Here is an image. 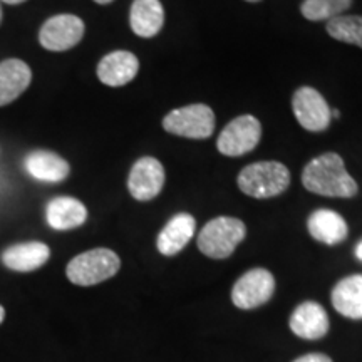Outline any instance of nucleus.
Listing matches in <instances>:
<instances>
[{"mask_svg": "<svg viewBox=\"0 0 362 362\" xmlns=\"http://www.w3.org/2000/svg\"><path fill=\"white\" fill-rule=\"evenodd\" d=\"M302 183L310 193L329 198H352L359 192L356 180L347 173L342 156L324 153L307 163Z\"/></svg>", "mask_w": 362, "mask_h": 362, "instance_id": "f257e3e1", "label": "nucleus"}, {"mask_svg": "<svg viewBox=\"0 0 362 362\" xmlns=\"http://www.w3.org/2000/svg\"><path fill=\"white\" fill-rule=\"evenodd\" d=\"M237 183L247 197L265 200L279 197L288 188L291 171L279 161L252 163L240 171Z\"/></svg>", "mask_w": 362, "mask_h": 362, "instance_id": "f03ea898", "label": "nucleus"}, {"mask_svg": "<svg viewBox=\"0 0 362 362\" xmlns=\"http://www.w3.org/2000/svg\"><path fill=\"white\" fill-rule=\"evenodd\" d=\"M247 237V226L233 216H216L203 226L198 235V248L215 260L228 259Z\"/></svg>", "mask_w": 362, "mask_h": 362, "instance_id": "7ed1b4c3", "label": "nucleus"}, {"mask_svg": "<svg viewBox=\"0 0 362 362\" xmlns=\"http://www.w3.org/2000/svg\"><path fill=\"white\" fill-rule=\"evenodd\" d=\"M121 260L110 248H93L74 257L66 267V275L74 285L90 287L110 280L119 272Z\"/></svg>", "mask_w": 362, "mask_h": 362, "instance_id": "20e7f679", "label": "nucleus"}, {"mask_svg": "<svg viewBox=\"0 0 362 362\" xmlns=\"http://www.w3.org/2000/svg\"><path fill=\"white\" fill-rule=\"evenodd\" d=\"M166 133L189 139H206L215 131V112L206 104H189L163 117Z\"/></svg>", "mask_w": 362, "mask_h": 362, "instance_id": "39448f33", "label": "nucleus"}, {"mask_svg": "<svg viewBox=\"0 0 362 362\" xmlns=\"http://www.w3.org/2000/svg\"><path fill=\"white\" fill-rule=\"evenodd\" d=\"M262 138V124L255 116L242 115L225 126L216 141L223 156L238 158L253 151Z\"/></svg>", "mask_w": 362, "mask_h": 362, "instance_id": "423d86ee", "label": "nucleus"}, {"mask_svg": "<svg viewBox=\"0 0 362 362\" xmlns=\"http://www.w3.org/2000/svg\"><path fill=\"white\" fill-rule=\"evenodd\" d=\"M84 22L72 13H59L44 22L39 30V42L45 51L64 52L76 47L84 37Z\"/></svg>", "mask_w": 362, "mask_h": 362, "instance_id": "0eeeda50", "label": "nucleus"}, {"mask_svg": "<svg viewBox=\"0 0 362 362\" xmlns=\"http://www.w3.org/2000/svg\"><path fill=\"white\" fill-rule=\"evenodd\" d=\"M275 292V279L269 270L252 269L235 282L232 302L242 310H252L265 305Z\"/></svg>", "mask_w": 362, "mask_h": 362, "instance_id": "6e6552de", "label": "nucleus"}, {"mask_svg": "<svg viewBox=\"0 0 362 362\" xmlns=\"http://www.w3.org/2000/svg\"><path fill=\"white\" fill-rule=\"evenodd\" d=\"M292 110L298 124L310 133L325 131L329 128L330 119H332L327 101L319 90L309 88V86L298 88L293 93Z\"/></svg>", "mask_w": 362, "mask_h": 362, "instance_id": "1a4fd4ad", "label": "nucleus"}, {"mask_svg": "<svg viewBox=\"0 0 362 362\" xmlns=\"http://www.w3.org/2000/svg\"><path fill=\"white\" fill-rule=\"evenodd\" d=\"M165 168L153 156H143L134 163L128 176V189L138 202L155 200L165 187Z\"/></svg>", "mask_w": 362, "mask_h": 362, "instance_id": "9d476101", "label": "nucleus"}, {"mask_svg": "<svg viewBox=\"0 0 362 362\" xmlns=\"http://www.w3.org/2000/svg\"><path fill=\"white\" fill-rule=\"evenodd\" d=\"M288 327L297 337L317 341L329 332V315L320 304L307 300L298 304L288 319Z\"/></svg>", "mask_w": 362, "mask_h": 362, "instance_id": "9b49d317", "label": "nucleus"}, {"mask_svg": "<svg viewBox=\"0 0 362 362\" xmlns=\"http://www.w3.org/2000/svg\"><path fill=\"white\" fill-rule=\"evenodd\" d=\"M139 71V61L129 51H115L104 56L98 64V78L110 88H121L131 83Z\"/></svg>", "mask_w": 362, "mask_h": 362, "instance_id": "f8f14e48", "label": "nucleus"}, {"mask_svg": "<svg viewBox=\"0 0 362 362\" xmlns=\"http://www.w3.org/2000/svg\"><path fill=\"white\" fill-rule=\"evenodd\" d=\"M197 220L189 214H178L163 226L158 235L156 247L158 252L165 257H173L188 245L189 240L194 237Z\"/></svg>", "mask_w": 362, "mask_h": 362, "instance_id": "ddd939ff", "label": "nucleus"}, {"mask_svg": "<svg viewBox=\"0 0 362 362\" xmlns=\"http://www.w3.org/2000/svg\"><path fill=\"white\" fill-rule=\"evenodd\" d=\"M33 81V71L21 59H6L0 62V107L16 101L24 94Z\"/></svg>", "mask_w": 362, "mask_h": 362, "instance_id": "4468645a", "label": "nucleus"}, {"mask_svg": "<svg viewBox=\"0 0 362 362\" xmlns=\"http://www.w3.org/2000/svg\"><path fill=\"white\" fill-rule=\"evenodd\" d=\"M307 230H309L312 238L325 243V245L342 243L349 233V228H347L342 215L329 210V208H319V210L312 211L309 220H307Z\"/></svg>", "mask_w": 362, "mask_h": 362, "instance_id": "2eb2a0df", "label": "nucleus"}, {"mask_svg": "<svg viewBox=\"0 0 362 362\" xmlns=\"http://www.w3.org/2000/svg\"><path fill=\"white\" fill-rule=\"evenodd\" d=\"M45 218L54 230H72L84 225L88 220V208L83 202L72 197H57L47 203Z\"/></svg>", "mask_w": 362, "mask_h": 362, "instance_id": "dca6fc26", "label": "nucleus"}, {"mask_svg": "<svg viewBox=\"0 0 362 362\" xmlns=\"http://www.w3.org/2000/svg\"><path fill=\"white\" fill-rule=\"evenodd\" d=\"M25 168L35 180L45 183H61L71 173V166L64 158L47 149H37L25 158Z\"/></svg>", "mask_w": 362, "mask_h": 362, "instance_id": "f3484780", "label": "nucleus"}, {"mask_svg": "<svg viewBox=\"0 0 362 362\" xmlns=\"http://www.w3.org/2000/svg\"><path fill=\"white\" fill-rule=\"evenodd\" d=\"M165 24V8L160 0H134L129 11L131 30L143 39L158 35Z\"/></svg>", "mask_w": 362, "mask_h": 362, "instance_id": "a211bd4d", "label": "nucleus"}, {"mask_svg": "<svg viewBox=\"0 0 362 362\" xmlns=\"http://www.w3.org/2000/svg\"><path fill=\"white\" fill-rule=\"evenodd\" d=\"M51 248L42 242H25L8 247L2 253V262L7 269L16 272H33L47 264Z\"/></svg>", "mask_w": 362, "mask_h": 362, "instance_id": "6ab92c4d", "label": "nucleus"}, {"mask_svg": "<svg viewBox=\"0 0 362 362\" xmlns=\"http://www.w3.org/2000/svg\"><path fill=\"white\" fill-rule=\"evenodd\" d=\"M334 309L352 320L362 319V274L339 280L330 293Z\"/></svg>", "mask_w": 362, "mask_h": 362, "instance_id": "aec40b11", "label": "nucleus"}, {"mask_svg": "<svg viewBox=\"0 0 362 362\" xmlns=\"http://www.w3.org/2000/svg\"><path fill=\"white\" fill-rule=\"evenodd\" d=\"M352 6V0H304L300 6L302 16L307 21H332L342 16Z\"/></svg>", "mask_w": 362, "mask_h": 362, "instance_id": "412c9836", "label": "nucleus"}, {"mask_svg": "<svg viewBox=\"0 0 362 362\" xmlns=\"http://www.w3.org/2000/svg\"><path fill=\"white\" fill-rule=\"evenodd\" d=\"M327 33L332 39L362 49V16H339L327 22Z\"/></svg>", "mask_w": 362, "mask_h": 362, "instance_id": "4be33fe9", "label": "nucleus"}, {"mask_svg": "<svg viewBox=\"0 0 362 362\" xmlns=\"http://www.w3.org/2000/svg\"><path fill=\"white\" fill-rule=\"evenodd\" d=\"M292 362H332L329 356L320 354V352H312V354H305L302 357H297L296 361Z\"/></svg>", "mask_w": 362, "mask_h": 362, "instance_id": "5701e85b", "label": "nucleus"}, {"mask_svg": "<svg viewBox=\"0 0 362 362\" xmlns=\"http://www.w3.org/2000/svg\"><path fill=\"white\" fill-rule=\"evenodd\" d=\"M354 253H356V259L362 262V240L359 243H357L356 248H354Z\"/></svg>", "mask_w": 362, "mask_h": 362, "instance_id": "b1692460", "label": "nucleus"}, {"mask_svg": "<svg viewBox=\"0 0 362 362\" xmlns=\"http://www.w3.org/2000/svg\"><path fill=\"white\" fill-rule=\"evenodd\" d=\"M2 2H6V4H8V6H19V4H22V2H25V0H2Z\"/></svg>", "mask_w": 362, "mask_h": 362, "instance_id": "393cba45", "label": "nucleus"}, {"mask_svg": "<svg viewBox=\"0 0 362 362\" xmlns=\"http://www.w3.org/2000/svg\"><path fill=\"white\" fill-rule=\"evenodd\" d=\"M4 319H6V310H4V307L0 305V324L4 322Z\"/></svg>", "mask_w": 362, "mask_h": 362, "instance_id": "a878e982", "label": "nucleus"}, {"mask_svg": "<svg viewBox=\"0 0 362 362\" xmlns=\"http://www.w3.org/2000/svg\"><path fill=\"white\" fill-rule=\"evenodd\" d=\"M96 4H101V6H106V4H111L112 0H94Z\"/></svg>", "mask_w": 362, "mask_h": 362, "instance_id": "bb28decb", "label": "nucleus"}, {"mask_svg": "<svg viewBox=\"0 0 362 362\" xmlns=\"http://www.w3.org/2000/svg\"><path fill=\"white\" fill-rule=\"evenodd\" d=\"M330 116L336 117V119H337V117H341V112H339L337 110H336V111H330Z\"/></svg>", "mask_w": 362, "mask_h": 362, "instance_id": "cd10ccee", "label": "nucleus"}, {"mask_svg": "<svg viewBox=\"0 0 362 362\" xmlns=\"http://www.w3.org/2000/svg\"><path fill=\"white\" fill-rule=\"evenodd\" d=\"M0 22H2V7H0Z\"/></svg>", "mask_w": 362, "mask_h": 362, "instance_id": "c85d7f7f", "label": "nucleus"}, {"mask_svg": "<svg viewBox=\"0 0 362 362\" xmlns=\"http://www.w3.org/2000/svg\"><path fill=\"white\" fill-rule=\"evenodd\" d=\"M247 2H260V0H247Z\"/></svg>", "mask_w": 362, "mask_h": 362, "instance_id": "c756f323", "label": "nucleus"}]
</instances>
